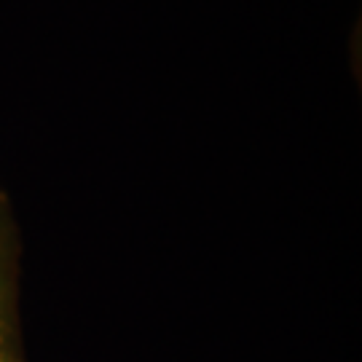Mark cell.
<instances>
[{"label":"cell","mask_w":362,"mask_h":362,"mask_svg":"<svg viewBox=\"0 0 362 362\" xmlns=\"http://www.w3.org/2000/svg\"><path fill=\"white\" fill-rule=\"evenodd\" d=\"M0 362H3V285H0Z\"/></svg>","instance_id":"obj_1"}]
</instances>
